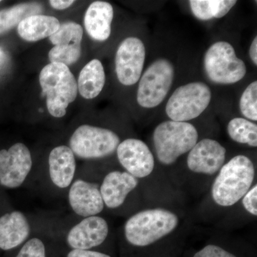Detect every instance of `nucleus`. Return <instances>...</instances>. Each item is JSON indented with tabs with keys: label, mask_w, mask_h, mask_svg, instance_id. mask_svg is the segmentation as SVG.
I'll return each mask as SVG.
<instances>
[{
	"label": "nucleus",
	"mask_w": 257,
	"mask_h": 257,
	"mask_svg": "<svg viewBox=\"0 0 257 257\" xmlns=\"http://www.w3.org/2000/svg\"><path fill=\"white\" fill-rule=\"evenodd\" d=\"M40 84L42 94L46 96L50 114L54 117L64 116L78 92L77 83L70 69L57 62L47 64L40 72Z\"/></svg>",
	"instance_id": "2"
},
{
	"label": "nucleus",
	"mask_w": 257,
	"mask_h": 257,
	"mask_svg": "<svg viewBox=\"0 0 257 257\" xmlns=\"http://www.w3.org/2000/svg\"><path fill=\"white\" fill-rule=\"evenodd\" d=\"M145 58L146 50L140 39L130 37L121 42L115 56V71L121 84L132 86L138 82Z\"/></svg>",
	"instance_id": "9"
},
{
	"label": "nucleus",
	"mask_w": 257,
	"mask_h": 257,
	"mask_svg": "<svg viewBox=\"0 0 257 257\" xmlns=\"http://www.w3.org/2000/svg\"><path fill=\"white\" fill-rule=\"evenodd\" d=\"M191 11L198 20L207 21L226 16L236 4V0H192Z\"/></svg>",
	"instance_id": "22"
},
{
	"label": "nucleus",
	"mask_w": 257,
	"mask_h": 257,
	"mask_svg": "<svg viewBox=\"0 0 257 257\" xmlns=\"http://www.w3.org/2000/svg\"><path fill=\"white\" fill-rule=\"evenodd\" d=\"M74 1L72 0H51L50 4L56 10H65L69 8Z\"/></svg>",
	"instance_id": "30"
},
{
	"label": "nucleus",
	"mask_w": 257,
	"mask_h": 257,
	"mask_svg": "<svg viewBox=\"0 0 257 257\" xmlns=\"http://www.w3.org/2000/svg\"><path fill=\"white\" fill-rule=\"evenodd\" d=\"M41 11V7L37 4H20L9 9L0 11V34L9 31L28 17L35 15Z\"/></svg>",
	"instance_id": "23"
},
{
	"label": "nucleus",
	"mask_w": 257,
	"mask_h": 257,
	"mask_svg": "<svg viewBox=\"0 0 257 257\" xmlns=\"http://www.w3.org/2000/svg\"><path fill=\"white\" fill-rule=\"evenodd\" d=\"M67 257H111L106 253L91 251V250L72 249Z\"/></svg>",
	"instance_id": "29"
},
{
	"label": "nucleus",
	"mask_w": 257,
	"mask_h": 257,
	"mask_svg": "<svg viewBox=\"0 0 257 257\" xmlns=\"http://www.w3.org/2000/svg\"><path fill=\"white\" fill-rule=\"evenodd\" d=\"M16 257H47L45 243L39 238L28 240Z\"/></svg>",
	"instance_id": "26"
},
{
	"label": "nucleus",
	"mask_w": 257,
	"mask_h": 257,
	"mask_svg": "<svg viewBox=\"0 0 257 257\" xmlns=\"http://www.w3.org/2000/svg\"><path fill=\"white\" fill-rule=\"evenodd\" d=\"M116 155L121 165L136 178H144L152 173L155 159L148 146L137 139H127L119 143Z\"/></svg>",
	"instance_id": "12"
},
{
	"label": "nucleus",
	"mask_w": 257,
	"mask_h": 257,
	"mask_svg": "<svg viewBox=\"0 0 257 257\" xmlns=\"http://www.w3.org/2000/svg\"><path fill=\"white\" fill-rule=\"evenodd\" d=\"M257 187L255 185L251 190L248 191L243 196V206L248 212L252 215H257L256 204Z\"/></svg>",
	"instance_id": "28"
},
{
	"label": "nucleus",
	"mask_w": 257,
	"mask_h": 257,
	"mask_svg": "<svg viewBox=\"0 0 257 257\" xmlns=\"http://www.w3.org/2000/svg\"><path fill=\"white\" fill-rule=\"evenodd\" d=\"M197 128L192 124L172 120L164 121L155 128L153 143L157 159L170 165L187 153L197 143Z\"/></svg>",
	"instance_id": "4"
},
{
	"label": "nucleus",
	"mask_w": 257,
	"mask_h": 257,
	"mask_svg": "<svg viewBox=\"0 0 257 257\" xmlns=\"http://www.w3.org/2000/svg\"><path fill=\"white\" fill-rule=\"evenodd\" d=\"M32 167L31 152L23 143L0 150V185L16 189L23 185Z\"/></svg>",
	"instance_id": "10"
},
{
	"label": "nucleus",
	"mask_w": 257,
	"mask_h": 257,
	"mask_svg": "<svg viewBox=\"0 0 257 257\" xmlns=\"http://www.w3.org/2000/svg\"><path fill=\"white\" fill-rule=\"evenodd\" d=\"M254 167L248 157L238 155L222 166L212 186L213 199L218 205H234L246 194L254 178Z\"/></svg>",
	"instance_id": "1"
},
{
	"label": "nucleus",
	"mask_w": 257,
	"mask_h": 257,
	"mask_svg": "<svg viewBox=\"0 0 257 257\" xmlns=\"http://www.w3.org/2000/svg\"><path fill=\"white\" fill-rule=\"evenodd\" d=\"M119 143V137L111 130L84 124L72 134L69 148L79 158L93 160L109 156Z\"/></svg>",
	"instance_id": "8"
},
{
	"label": "nucleus",
	"mask_w": 257,
	"mask_h": 257,
	"mask_svg": "<svg viewBox=\"0 0 257 257\" xmlns=\"http://www.w3.org/2000/svg\"><path fill=\"white\" fill-rule=\"evenodd\" d=\"M60 27L55 17L35 15L28 17L20 22L18 26L19 35L28 42H37L50 37Z\"/></svg>",
	"instance_id": "20"
},
{
	"label": "nucleus",
	"mask_w": 257,
	"mask_h": 257,
	"mask_svg": "<svg viewBox=\"0 0 257 257\" xmlns=\"http://www.w3.org/2000/svg\"><path fill=\"white\" fill-rule=\"evenodd\" d=\"M68 201L72 211L84 218L97 215L104 207L97 184L83 179H77L71 184Z\"/></svg>",
	"instance_id": "15"
},
{
	"label": "nucleus",
	"mask_w": 257,
	"mask_h": 257,
	"mask_svg": "<svg viewBox=\"0 0 257 257\" xmlns=\"http://www.w3.org/2000/svg\"><path fill=\"white\" fill-rule=\"evenodd\" d=\"M249 57L255 66L257 65V38L253 39L249 48Z\"/></svg>",
	"instance_id": "31"
},
{
	"label": "nucleus",
	"mask_w": 257,
	"mask_h": 257,
	"mask_svg": "<svg viewBox=\"0 0 257 257\" xmlns=\"http://www.w3.org/2000/svg\"><path fill=\"white\" fill-rule=\"evenodd\" d=\"M105 72L99 60H91L79 74L77 88L84 99H92L100 94L105 84Z\"/></svg>",
	"instance_id": "21"
},
{
	"label": "nucleus",
	"mask_w": 257,
	"mask_h": 257,
	"mask_svg": "<svg viewBox=\"0 0 257 257\" xmlns=\"http://www.w3.org/2000/svg\"><path fill=\"white\" fill-rule=\"evenodd\" d=\"M211 99L210 88L205 83H188L173 92L166 105V113L172 121L187 122L200 116Z\"/></svg>",
	"instance_id": "6"
},
{
	"label": "nucleus",
	"mask_w": 257,
	"mask_h": 257,
	"mask_svg": "<svg viewBox=\"0 0 257 257\" xmlns=\"http://www.w3.org/2000/svg\"><path fill=\"white\" fill-rule=\"evenodd\" d=\"M83 29L79 24L67 22L60 25V28L50 37L55 47L49 52L51 63L63 64L68 66L79 60L82 52Z\"/></svg>",
	"instance_id": "11"
},
{
	"label": "nucleus",
	"mask_w": 257,
	"mask_h": 257,
	"mask_svg": "<svg viewBox=\"0 0 257 257\" xmlns=\"http://www.w3.org/2000/svg\"><path fill=\"white\" fill-rule=\"evenodd\" d=\"M229 138L239 144H244L251 147L257 146V125L244 119L234 118L227 125Z\"/></svg>",
	"instance_id": "24"
},
{
	"label": "nucleus",
	"mask_w": 257,
	"mask_h": 257,
	"mask_svg": "<svg viewBox=\"0 0 257 257\" xmlns=\"http://www.w3.org/2000/svg\"><path fill=\"white\" fill-rule=\"evenodd\" d=\"M49 174L52 183L60 189L69 187L75 175V157L69 147H56L49 155Z\"/></svg>",
	"instance_id": "18"
},
{
	"label": "nucleus",
	"mask_w": 257,
	"mask_h": 257,
	"mask_svg": "<svg viewBox=\"0 0 257 257\" xmlns=\"http://www.w3.org/2000/svg\"><path fill=\"white\" fill-rule=\"evenodd\" d=\"M175 75V67L170 60L161 58L152 62L140 79L137 94L139 105L146 109L160 105L170 92Z\"/></svg>",
	"instance_id": "7"
},
{
	"label": "nucleus",
	"mask_w": 257,
	"mask_h": 257,
	"mask_svg": "<svg viewBox=\"0 0 257 257\" xmlns=\"http://www.w3.org/2000/svg\"><path fill=\"white\" fill-rule=\"evenodd\" d=\"M138 184V179L128 172H111L104 177L99 188L104 205L109 209L119 207Z\"/></svg>",
	"instance_id": "16"
},
{
	"label": "nucleus",
	"mask_w": 257,
	"mask_h": 257,
	"mask_svg": "<svg viewBox=\"0 0 257 257\" xmlns=\"http://www.w3.org/2000/svg\"><path fill=\"white\" fill-rule=\"evenodd\" d=\"M178 224L177 216L166 209L142 211L126 221L125 237L134 246H148L170 234Z\"/></svg>",
	"instance_id": "3"
},
{
	"label": "nucleus",
	"mask_w": 257,
	"mask_h": 257,
	"mask_svg": "<svg viewBox=\"0 0 257 257\" xmlns=\"http://www.w3.org/2000/svg\"><path fill=\"white\" fill-rule=\"evenodd\" d=\"M0 54H1V51H0Z\"/></svg>",
	"instance_id": "32"
},
{
	"label": "nucleus",
	"mask_w": 257,
	"mask_h": 257,
	"mask_svg": "<svg viewBox=\"0 0 257 257\" xmlns=\"http://www.w3.org/2000/svg\"><path fill=\"white\" fill-rule=\"evenodd\" d=\"M241 114L246 119L257 121V82H251L243 91L239 101Z\"/></svg>",
	"instance_id": "25"
},
{
	"label": "nucleus",
	"mask_w": 257,
	"mask_h": 257,
	"mask_svg": "<svg viewBox=\"0 0 257 257\" xmlns=\"http://www.w3.org/2000/svg\"><path fill=\"white\" fill-rule=\"evenodd\" d=\"M114 10L107 2L96 1L89 5L84 15L88 35L96 41H106L111 35Z\"/></svg>",
	"instance_id": "19"
},
{
	"label": "nucleus",
	"mask_w": 257,
	"mask_h": 257,
	"mask_svg": "<svg viewBox=\"0 0 257 257\" xmlns=\"http://www.w3.org/2000/svg\"><path fill=\"white\" fill-rule=\"evenodd\" d=\"M31 232L28 218L20 211H12L0 216V249H13L25 242Z\"/></svg>",
	"instance_id": "17"
},
{
	"label": "nucleus",
	"mask_w": 257,
	"mask_h": 257,
	"mask_svg": "<svg viewBox=\"0 0 257 257\" xmlns=\"http://www.w3.org/2000/svg\"><path fill=\"white\" fill-rule=\"evenodd\" d=\"M194 257H236L233 253L216 245H207L195 253Z\"/></svg>",
	"instance_id": "27"
},
{
	"label": "nucleus",
	"mask_w": 257,
	"mask_h": 257,
	"mask_svg": "<svg viewBox=\"0 0 257 257\" xmlns=\"http://www.w3.org/2000/svg\"><path fill=\"white\" fill-rule=\"evenodd\" d=\"M108 233L105 219L99 216H88L69 230L67 242L73 249L89 250L104 242Z\"/></svg>",
	"instance_id": "14"
},
{
	"label": "nucleus",
	"mask_w": 257,
	"mask_h": 257,
	"mask_svg": "<svg viewBox=\"0 0 257 257\" xmlns=\"http://www.w3.org/2000/svg\"><path fill=\"white\" fill-rule=\"evenodd\" d=\"M203 63L208 79L215 84H235L246 74V64L236 56L234 47L227 42L211 45L204 55Z\"/></svg>",
	"instance_id": "5"
},
{
	"label": "nucleus",
	"mask_w": 257,
	"mask_h": 257,
	"mask_svg": "<svg viewBox=\"0 0 257 257\" xmlns=\"http://www.w3.org/2000/svg\"><path fill=\"white\" fill-rule=\"evenodd\" d=\"M226 152V149L216 140L204 139L189 151L187 166L195 173L214 175L224 165Z\"/></svg>",
	"instance_id": "13"
},
{
	"label": "nucleus",
	"mask_w": 257,
	"mask_h": 257,
	"mask_svg": "<svg viewBox=\"0 0 257 257\" xmlns=\"http://www.w3.org/2000/svg\"><path fill=\"white\" fill-rule=\"evenodd\" d=\"M0 3H1V1H0Z\"/></svg>",
	"instance_id": "33"
}]
</instances>
